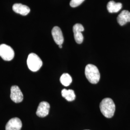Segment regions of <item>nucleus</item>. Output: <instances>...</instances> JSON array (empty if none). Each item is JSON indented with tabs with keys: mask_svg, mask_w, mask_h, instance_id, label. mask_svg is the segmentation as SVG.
<instances>
[{
	"mask_svg": "<svg viewBox=\"0 0 130 130\" xmlns=\"http://www.w3.org/2000/svg\"><path fill=\"white\" fill-rule=\"evenodd\" d=\"M100 109L104 116L111 118L115 111V105L111 98H106L100 103Z\"/></svg>",
	"mask_w": 130,
	"mask_h": 130,
	"instance_id": "f257e3e1",
	"label": "nucleus"
},
{
	"mask_svg": "<svg viewBox=\"0 0 130 130\" xmlns=\"http://www.w3.org/2000/svg\"><path fill=\"white\" fill-rule=\"evenodd\" d=\"M85 75L89 82L91 84H98L100 80V74L99 70L94 65H87L85 69Z\"/></svg>",
	"mask_w": 130,
	"mask_h": 130,
	"instance_id": "f03ea898",
	"label": "nucleus"
},
{
	"mask_svg": "<svg viewBox=\"0 0 130 130\" xmlns=\"http://www.w3.org/2000/svg\"><path fill=\"white\" fill-rule=\"evenodd\" d=\"M27 65L29 70L33 72H36L42 66V61L36 54L31 53L28 57Z\"/></svg>",
	"mask_w": 130,
	"mask_h": 130,
	"instance_id": "7ed1b4c3",
	"label": "nucleus"
},
{
	"mask_svg": "<svg viewBox=\"0 0 130 130\" xmlns=\"http://www.w3.org/2000/svg\"><path fill=\"white\" fill-rule=\"evenodd\" d=\"M0 56L4 60H12L14 56V50L9 45L2 44L0 45Z\"/></svg>",
	"mask_w": 130,
	"mask_h": 130,
	"instance_id": "20e7f679",
	"label": "nucleus"
},
{
	"mask_svg": "<svg viewBox=\"0 0 130 130\" xmlns=\"http://www.w3.org/2000/svg\"><path fill=\"white\" fill-rule=\"evenodd\" d=\"M10 98L15 103L21 102L23 101V94L18 86L13 85L11 87Z\"/></svg>",
	"mask_w": 130,
	"mask_h": 130,
	"instance_id": "39448f33",
	"label": "nucleus"
},
{
	"mask_svg": "<svg viewBox=\"0 0 130 130\" xmlns=\"http://www.w3.org/2000/svg\"><path fill=\"white\" fill-rule=\"evenodd\" d=\"M84 29L83 26L80 24H76L73 27L75 40L78 44H81L84 41V36L82 32Z\"/></svg>",
	"mask_w": 130,
	"mask_h": 130,
	"instance_id": "423d86ee",
	"label": "nucleus"
},
{
	"mask_svg": "<svg viewBox=\"0 0 130 130\" xmlns=\"http://www.w3.org/2000/svg\"><path fill=\"white\" fill-rule=\"evenodd\" d=\"M50 106L49 104L45 101L40 103L38 107L36 115L41 118L47 116L49 112Z\"/></svg>",
	"mask_w": 130,
	"mask_h": 130,
	"instance_id": "0eeeda50",
	"label": "nucleus"
},
{
	"mask_svg": "<svg viewBox=\"0 0 130 130\" xmlns=\"http://www.w3.org/2000/svg\"><path fill=\"white\" fill-rule=\"evenodd\" d=\"M22 126L21 120L18 118H14L8 121L5 126V130H20Z\"/></svg>",
	"mask_w": 130,
	"mask_h": 130,
	"instance_id": "6e6552de",
	"label": "nucleus"
},
{
	"mask_svg": "<svg viewBox=\"0 0 130 130\" xmlns=\"http://www.w3.org/2000/svg\"><path fill=\"white\" fill-rule=\"evenodd\" d=\"M52 35L54 41L57 45H62L64 37L60 28L57 26L54 27L52 30Z\"/></svg>",
	"mask_w": 130,
	"mask_h": 130,
	"instance_id": "1a4fd4ad",
	"label": "nucleus"
},
{
	"mask_svg": "<svg viewBox=\"0 0 130 130\" xmlns=\"http://www.w3.org/2000/svg\"><path fill=\"white\" fill-rule=\"evenodd\" d=\"M13 10L17 14L22 15H27L30 11V8L28 6L21 4H15L13 6Z\"/></svg>",
	"mask_w": 130,
	"mask_h": 130,
	"instance_id": "9d476101",
	"label": "nucleus"
},
{
	"mask_svg": "<svg viewBox=\"0 0 130 130\" xmlns=\"http://www.w3.org/2000/svg\"><path fill=\"white\" fill-rule=\"evenodd\" d=\"M117 21L121 26L130 22V12L127 10H123L117 17Z\"/></svg>",
	"mask_w": 130,
	"mask_h": 130,
	"instance_id": "9b49d317",
	"label": "nucleus"
},
{
	"mask_svg": "<svg viewBox=\"0 0 130 130\" xmlns=\"http://www.w3.org/2000/svg\"><path fill=\"white\" fill-rule=\"evenodd\" d=\"M122 5L121 3H115L111 1L107 3V9L110 13H117L122 8Z\"/></svg>",
	"mask_w": 130,
	"mask_h": 130,
	"instance_id": "f8f14e48",
	"label": "nucleus"
},
{
	"mask_svg": "<svg viewBox=\"0 0 130 130\" xmlns=\"http://www.w3.org/2000/svg\"><path fill=\"white\" fill-rule=\"evenodd\" d=\"M62 96L68 101H74L76 98V95L74 92L72 90H67L64 89L61 92Z\"/></svg>",
	"mask_w": 130,
	"mask_h": 130,
	"instance_id": "ddd939ff",
	"label": "nucleus"
},
{
	"mask_svg": "<svg viewBox=\"0 0 130 130\" xmlns=\"http://www.w3.org/2000/svg\"><path fill=\"white\" fill-rule=\"evenodd\" d=\"M61 83L65 86H68L72 82V78L68 73H64L61 76Z\"/></svg>",
	"mask_w": 130,
	"mask_h": 130,
	"instance_id": "4468645a",
	"label": "nucleus"
},
{
	"mask_svg": "<svg viewBox=\"0 0 130 130\" xmlns=\"http://www.w3.org/2000/svg\"><path fill=\"white\" fill-rule=\"evenodd\" d=\"M85 0H71L70 6L72 7H76L81 5Z\"/></svg>",
	"mask_w": 130,
	"mask_h": 130,
	"instance_id": "2eb2a0df",
	"label": "nucleus"
},
{
	"mask_svg": "<svg viewBox=\"0 0 130 130\" xmlns=\"http://www.w3.org/2000/svg\"><path fill=\"white\" fill-rule=\"evenodd\" d=\"M59 46V47L60 48H62V45H58Z\"/></svg>",
	"mask_w": 130,
	"mask_h": 130,
	"instance_id": "dca6fc26",
	"label": "nucleus"
},
{
	"mask_svg": "<svg viewBox=\"0 0 130 130\" xmlns=\"http://www.w3.org/2000/svg\"></svg>",
	"mask_w": 130,
	"mask_h": 130,
	"instance_id": "f3484780",
	"label": "nucleus"
}]
</instances>
